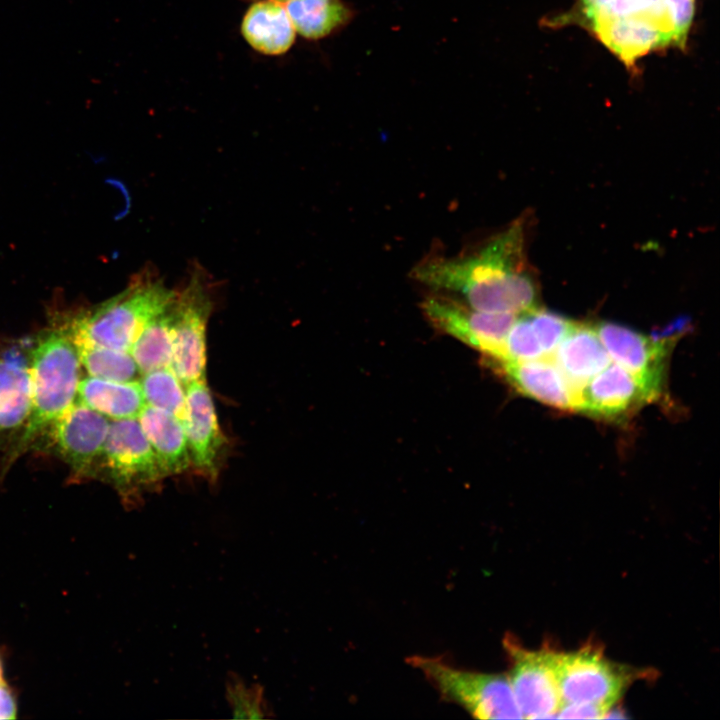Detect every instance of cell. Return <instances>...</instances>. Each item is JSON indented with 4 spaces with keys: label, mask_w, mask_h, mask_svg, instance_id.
<instances>
[{
    "label": "cell",
    "mask_w": 720,
    "mask_h": 720,
    "mask_svg": "<svg viewBox=\"0 0 720 720\" xmlns=\"http://www.w3.org/2000/svg\"><path fill=\"white\" fill-rule=\"evenodd\" d=\"M524 225L519 219L475 247L429 254L410 277L482 312L521 315L536 308L537 289L526 270Z\"/></svg>",
    "instance_id": "obj_1"
},
{
    "label": "cell",
    "mask_w": 720,
    "mask_h": 720,
    "mask_svg": "<svg viewBox=\"0 0 720 720\" xmlns=\"http://www.w3.org/2000/svg\"><path fill=\"white\" fill-rule=\"evenodd\" d=\"M80 368L75 347L62 326L36 343L30 357V412L8 456L9 464L74 404L81 380Z\"/></svg>",
    "instance_id": "obj_2"
},
{
    "label": "cell",
    "mask_w": 720,
    "mask_h": 720,
    "mask_svg": "<svg viewBox=\"0 0 720 720\" xmlns=\"http://www.w3.org/2000/svg\"><path fill=\"white\" fill-rule=\"evenodd\" d=\"M175 295L155 272L146 269L118 295L72 317L64 326L93 343L129 352L144 326L167 308Z\"/></svg>",
    "instance_id": "obj_3"
},
{
    "label": "cell",
    "mask_w": 720,
    "mask_h": 720,
    "mask_svg": "<svg viewBox=\"0 0 720 720\" xmlns=\"http://www.w3.org/2000/svg\"><path fill=\"white\" fill-rule=\"evenodd\" d=\"M407 662L420 671L440 697L478 719H522L508 676L456 667L442 657L412 656Z\"/></svg>",
    "instance_id": "obj_4"
},
{
    "label": "cell",
    "mask_w": 720,
    "mask_h": 720,
    "mask_svg": "<svg viewBox=\"0 0 720 720\" xmlns=\"http://www.w3.org/2000/svg\"><path fill=\"white\" fill-rule=\"evenodd\" d=\"M205 280L203 272L193 271L171 305V368L184 386L206 378V331L212 301Z\"/></svg>",
    "instance_id": "obj_5"
},
{
    "label": "cell",
    "mask_w": 720,
    "mask_h": 720,
    "mask_svg": "<svg viewBox=\"0 0 720 720\" xmlns=\"http://www.w3.org/2000/svg\"><path fill=\"white\" fill-rule=\"evenodd\" d=\"M561 702L611 708L631 680V672L610 662L592 646L553 657Z\"/></svg>",
    "instance_id": "obj_6"
},
{
    "label": "cell",
    "mask_w": 720,
    "mask_h": 720,
    "mask_svg": "<svg viewBox=\"0 0 720 720\" xmlns=\"http://www.w3.org/2000/svg\"><path fill=\"white\" fill-rule=\"evenodd\" d=\"M422 309L435 328L486 354L492 361L506 359V337L518 315L477 311L436 291L424 299Z\"/></svg>",
    "instance_id": "obj_7"
},
{
    "label": "cell",
    "mask_w": 720,
    "mask_h": 720,
    "mask_svg": "<svg viewBox=\"0 0 720 720\" xmlns=\"http://www.w3.org/2000/svg\"><path fill=\"white\" fill-rule=\"evenodd\" d=\"M99 471L122 494L151 488L165 478L137 418L110 421Z\"/></svg>",
    "instance_id": "obj_8"
},
{
    "label": "cell",
    "mask_w": 720,
    "mask_h": 720,
    "mask_svg": "<svg viewBox=\"0 0 720 720\" xmlns=\"http://www.w3.org/2000/svg\"><path fill=\"white\" fill-rule=\"evenodd\" d=\"M503 643L510 660L508 679L523 718L555 717L562 702L554 671V652L527 650L509 634Z\"/></svg>",
    "instance_id": "obj_9"
},
{
    "label": "cell",
    "mask_w": 720,
    "mask_h": 720,
    "mask_svg": "<svg viewBox=\"0 0 720 720\" xmlns=\"http://www.w3.org/2000/svg\"><path fill=\"white\" fill-rule=\"evenodd\" d=\"M109 425L107 417L76 400L46 432L72 474L82 478L97 473Z\"/></svg>",
    "instance_id": "obj_10"
},
{
    "label": "cell",
    "mask_w": 720,
    "mask_h": 720,
    "mask_svg": "<svg viewBox=\"0 0 720 720\" xmlns=\"http://www.w3.org/2000/svg\"><path fill=\"white\" fill-rule=\"evenodd\" d=\"M594 328L611 361L633 375L656 399L662 391L673 334L645 336L610 322L598 323Z\"/></svg>",
    "instance_id": "obj_11"
},
{
    "label": "cell",
    "mask_w": 720,
    "mask_h": 720,
    "mask_svg": "<svg viewBox=\"0 0 720 720\" xmlns=\"http://www.w3.org/2000/svg\"><path fill=\"white\" fill-rule=\"evenodd\" d=\"M186 412L182 421L191 465L214 480L221 466L226 438L220 428L206 378L185 385Z\"/></svg>",
    "instance_id": "obj_12"
},
{
    "label": "cell",
    "mask_w": 720,
    "mask_h": 720,
    "mask_svg": "<svg viewBox=\"0 0 720 720\" xmlns=\"http://www.w3.org/2000/svg\"><path fill=\"white\" fill-rule=\"evenodd\" d=\"M650 400L654 398L633 375L611 362L581 389L579 411L616 418Z\"/></svg>",
    "instance_id": "obj_13"
},
{
    "label": "cell",
    "mask_w": 720,
    "mask_h": 720,
    "mask_svg": "<svg viewBox=\"0 0 720 720\" xmlns=\"http://www.w3.org/2000/svg\"><path fill=\"white\" fill-rule=\"evenodd\" d=\"M494 364L522 394L555 408L579 411L580 393L567 381L552 357Z\"/></svg>",
    "instance_id": "obj_14"
},
{
    "label": "cell",
    "mask_w": 720,
    "mask_h": 720,
    "mask_svg": "<svg viewBox=\"0 0 720 720\" xmlns=\"http://www.w3.org/2000/svg\"><path fill=\"white\" fill-rule=\"evenodd\" d=\"M240 33L250 48L265 56L286 54L297 36L286 6L271 0H257L248 6Z\"/></svg>",
    "instance_id": "obj_15"
},
{
    "label": "cell",
    "mask_w": 720,
    "mask_h": 720,
    "mask_svg": "<svg viewBox=\"0 0 720 720\" xmlns=\"http://www.w3.org/2000/svg\"><path fill=\"white\" fill-rule=\"evenodd\" d=\"M552 359L579 393L591 378L612 362L594 326L576 322L556 348Z\"/></svg>",
    "instance_id": "obj_16"
},
{
    "label": "cell",
    "mask_w": 720,
    "mask_h": 720,
    "mask_svg": "<svg viewBox=\"0 0 720 720\" xmlns=\"http://www.w3.org/2000/svg\"><path fill=\"white\" fill-rule=\"evenodd\" d=\"M137 420L165 477L182 473L191 466L184 427L177 417L145 404Z\"/></svg>",
    "instance_id": "obj_17"
},
{
    "label": "cell",
    "mask_w": 720,
    "mask_h": 720,
    "mask_svg": "<svg viewBox=\"0 0 720 720\" xmlns=\"http://www.w3.org/2000/svg\"><path fill=\"white\" fill-rule=\"evenodd\" d=\"M31 407L30 360L19 350L0 354V439L20 431Z\"/></svg>",
    "instance_id": "obj_18"
},
{
    "label": "cell",
    "mask_w": 720,
    "mask_h": 720,
    "mask_svg": "<svg viewBox=\"0 0 720 720\" xmlns=\"http://www.w3.org/2000/svg\"><path fill=\"white\" fill-rule=\"evenodd\" d=\"M76 400L112 420L137 418L145 405L139 381L93 376L80 380Z\"/></svg>",
    "instance_id": "obj_19"
},
{
    "label": "cell",
    "mask_w": 720,
    "mask_h": 720,
    "mask_svg": "<svg viewBox=\"0 0 720 720\" xmlns=\"http://www.w3.org/2000/svg\"><path fill=\"white\" fill-rule=\"evenodd\" d=\"M599 40L626 65L648 52L668 45L652 24L637 18L614 19L592 29Z\"/></svg>",
    "instance_id": "obj_20"
},
{
    "label": "cell",
    "mask_w": 720,
    "mask_h": 720,
    "mask_svg": "<svg viewBox=\"0 0 720 720\" xmlns=\"http://www.w3.org/2000/svg\"><path fill=\"white\" fill-rule=\"evenodd\" d=\"M285 6L297 35L309 41L341 31L354 17L343 0H291Z\"/></svg>",
    "instance_id": "obj_21"
},
{
    "label": "cell",
    "mask_w": 720,
    "mask_h": 720,
    "mask_svg": "<svg viewBox=\"0 0 720 720\" xmlns=\"http://www.w3.org/2000/svg\"><path fill=\"white\" fill-rule=\"evenodd\" d=\"M62 328L75 347L81 367L86 369L89 376L115 381H133L140 375L130 352L98 345L65 326Z\"/></svg>",
    "instance_id": "obj_22"
},
{
    "label": "cell",
    "mask_w": 720,
    "mask_h": 720,
    "mask_svg": "<svg viewBox=\"0 0 720 720\" xmlns=\"http://www.w3.org/2000/svg\"><path fill=\"white\" fill-rule=\"evenodd\" d=\"M172 302L144 326L129 350L140 375L171 367Z\"/></svg>",
    "instance_id": "obj_23"
},
{
    "label": "cell",
    "mask_w": 720,
    "mask_h": 720,
    "mask_svg": "<svg viewBox=\"0 0 720 720\" xmlns=\"http://www.w3.org/2000/svg\"><path fill=\"white\" fill-rule=\"evenodd\" d=\"M139 384L146 405L164 410L183 421L186 412L185 386L171 367L142 374Z\"/></svg>",
    "instance_id": "obj_24"
},
{
    "label": "cell",
    "mask_w": 720,
    "mask_h": 720,
    "mask_svg": "<svg viewBox=\"0 0 720 720\" xmlns=\"http://www.w3.org/2000/svg\"><path fill=\"white\" fill-rule=\"evenodd\" d=\"M527 315L544 356L552 357L575 322L557 313L537 308L528 312Z\"/></svg>",
    "instance_id": "obj_25"
},
{
    "label": "cell",
    "mask_w": 720,
    "mask_h": 720,
    "mask_svg": "<svg viewBox=\"0 0 720 720\" xmlns=\"http://www.w3.org/2000/svg\"><path fill=\"white\" fill-rule=\"evenodd\" d=\"M505 351L508 361H528L545 357L527 313L517 316L507 334Z\"/></svg>",
    "instance_id": "obj_26"
},
{
    "label": "cell",
    "mask_w": 720,
    "mask_h": 720,
    "mask_svg": "<svg viewBox=\"0 0 720 720\" xmlns=\"http://www.w3.org/2000/svg\"><path fill=\"white\" fill-rule=\"evenodd\" d=\"M676 45L684 46L695 13V0H663Z\"/></svg>",
    "instance_id": "obj_27"
},
{
    "label": "cell",
    "mask_w": 720,
    "mask_h": 720,
    "mask_svg": "<svg viewBox=\"0 0 720 720\" xmlns=\"http://www.w3.org/2000/svg\"><path fill=\"white\" fill-rule=\"evenodd\" d=\"M229 698L236 718H263L265 710L261 695L256 689H248L240 684L231 687Z\"/></svg>",
    "instance_id": "obj_28"
},
{
    "label": "cell",
    "mask_w": 720,
    "mask_h": 720,
    "mask_svg": "<svg viewBox=\"0 0 720 720\" xmlns=\"http://www.w3.org/2000/svg\"><path fill=\"white\" fill-rule=\"evenodd\" d=\"M611 708L605 706L574 703L563 704L558 710L556 717L558 718H574V719H600L605 718Z\"/></svg>",
    "instance_id": "obj_29"
},
{
    "label": "cell",
    "mask_w": 720,
    "mask_h": 720,
    "mask_svg": "<svg viewBox=\"0 0 720 720\" xmlns=\"http://www.w3.org/2000/svg\"><path fill=\"white\" fill-rule=\"evenodd\" d=\"M17 706L13 692L6 682L0 681V719H14Z\"/></svg>",
    "instance_id": "obj_30"
},
{
    "label": "cell",
    "mask_w": 720,
    "mask_h": 720,
    "mask_svg": "<svg viewBox=\"0 0 720 720\" xmlns=\"http://www.w3.org/2000/svg\"><path fill=\"white\" fill-rule=\"evenodd\" d=\"M3 680H4V678H3V665H2V660H1V657H0V681H3Z\"/></svg>",
    "instance_id": "obj_31"
},
{
    "label": "cell",
    "mask_w": 720,
    "mask_h": 720,
    "mask_svg": "<svg viewBox=\"0 0 720 720\" xmlns=\"http://www.w3.org/2000/svg\"><path fill=\"white\" fill-rule=\"evenodd\" d=\"M271 1L280 3V4H282V5H286V4H287L288 2H290L291 0H271Z\"/></svg>",
    "instance_id": "obj_32"
}]
</instances>
